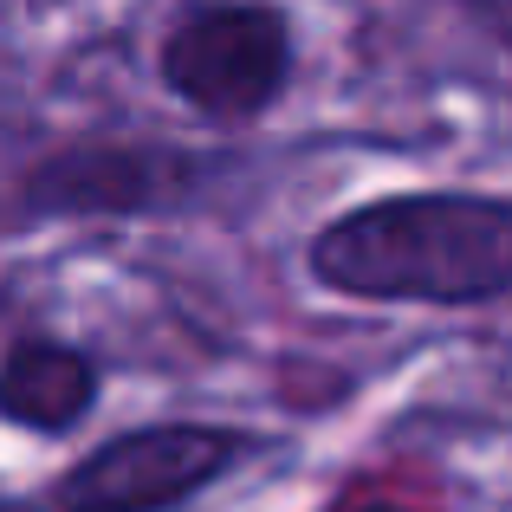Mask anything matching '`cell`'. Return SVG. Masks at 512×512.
<instances>
[{
    "mask_svg": "<svg viewBox=\"0 0 512 512\" xmlns=\"http://www.w3.org/2000/svg\"><path fill=\"white\" fill-rule=\"evenodd\" d=\"M305 266L370 305H487L512 292V201L454 188L363 201L318 227Z\"/></svg>",
    "mask_w": 512,
    "mask_h": 512,
    "instance_id": "obj_1",
    "label": "cell"
},
{
    "mask_svg": "<svg viewBox=\"0 0 512 512\" xmlns=\"http://www.w3.org/2000/svg\"><path fill=\"white\" fill-rule=\"evenodd\" d=\"M163 85L188 111L214 124H247L286 91L292 78V33L266 0H214L195 7L163 39Z\"/></svg>",
    "mask_w": 512,
    "mask_h": 512,
    "instance_id": "obj_2",
    "label": "cell"
},
{
    "mask_svg": "<svg viewBox=\"0 0 512 512\" xmlns=\"http://www.w3.org/2000/svg\"><path fill=\"white\" fill-rule=\"evenodd\" d=\"M247 441L208 422H150L104 441L52 493L59 512H169L240 461Z\"/></svg>",
    "mask_w": 512,
    "mask_h": 512,
    "instance_id": "obj_3",
    "label": "cell"
},
{
    "mask_svg": "<svg viewBox=\"0 0 512 512\" xmlns=\"http://www.w3.org/2000/svg\"><path fill=\"white\" fill-rule=\"evenodd\" d=\"M195 182V163L169 150H65L26 188V208L39 214H143L163 208Z\"/></svg>",
    "mask_w": 512,
    "mask_h": 512,
    "instance_id": "obj_4",
    "label": "cell"
},
{
    "mask_svg": "<svg viewBox=\"0 0 512 512\" xmlns=\"http://www.w3.org/2000/svg\"><path fill=\"white\" fill-rule=\"evenodd\" d=\"M98 402V363L59 338H20L0 370V409L33 435H65Z\"/></svg>",
    "mask_w": 512,
    "mask_h": 512,
    "instance_id": "obj_5",
    "label": "cell"
}]
</instances>
